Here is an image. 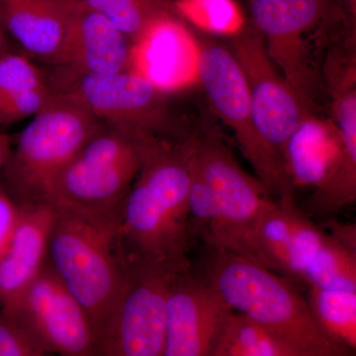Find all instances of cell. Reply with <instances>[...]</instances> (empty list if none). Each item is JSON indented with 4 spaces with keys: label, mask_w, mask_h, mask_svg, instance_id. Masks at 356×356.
I'll return each instance as SVG.
<instances>
[{
    "label": "cell",
    "mask_w": 356,
    "mask_h": 356,
    "mask_svg": "<svg viewBox=\"0 0 356 356\" xmlns=\"http://www.w3.org/2000/svg\"><path fill=\"white\" fill-rule=\"evenodd\" d=\"M192 137L154 140L120 214L128 261L181 264L195 238L188 211Z\"/></svg>",
    "instance_id": "6da1fadb"
},
{
    "label": "cell",
    "mask_w": 356,
    "mask_h": 356,
    "mask_svg": "<svg viewBox=\"0 0 356 356\" xmlns=\"http://www.w3.org/2000/svg\"><path fill=\"white\" fill-rule=\"evenodd\" d=\"M232 311L261 327L293 356H353L318 324L306 297L289 278L259 262L204 245L191 266Z\"/></svg>",
    "instance_id": "7a4b0ae2"
},
{
    "label": "cell",
    "mask_w": 356,
    "mask_h": 356,
    "mask_svg": "<svg viewBox=\"0 0 356 356\" xmlns=\"http://www.w3.org/2000/svg\"><path fill=\"white\" fill-rule=\"evenodd\" d=\"M54 208L48 262L88 313L99 346L103 330L128 280L129 262L121 242V212Z\"/></svg>",
    "instance_id": "3957f363"
},
{
    "label": "cell",
    "mask_w": 356,
    "mask_h": 356,
    "mask_svg": "<svg viewBox=\"0 0 356 356\" xmlns=\"http://www.w3.org/2000/svg\"><path fill=\"white\" fill-rule=\"evenodd\" d=\"M250 24L259 33L269 57L314 112L323 86L313 60L312 39L331 44L356 30L334 0H247ZM334 42V41H332Z\"/></svg>",
    "instance_id": "277c9868"
},
{
    "label": "cell",
    "mask_w": 356,
    "mask_h": 356,
    "mask_svg": "<svg viewBox=\"0 0 356 356\" xmlns=\"http://www.w3.org/2000/svg\"><path fill=\"white\" fill-rule=\"evenodd\" d=\"M156 140L103 128L51 178L39 201L84 212L120 213Z\"/></svg>",
    "instance_id": "5b68a950"
},
{
    "label": "cell",
    "mask_w": 356,
    "mask_h": 356,
    "mask_svg": "<svg viewBox=\"0 0 356 356\" xmlns=\"http://www.w3.org/2000/svg\"><path fill=\"white\" fill-rule=\"evenodd\" d=\"M199 39V86L211 106L235 135L243 156L269 195L275 200L294 198L282 158L257 128L245 77L228 44Z\"/></svg>",
    "instance_id": "8992f818"
},
{
    "label": "cell",
    "mask_w": 356,
    "mask_h": 356,
    "mask_svg": "<svg viewBox=\"0 0 356 356\" xmlns=\"http://www.w3.org/2000/svg\"><path fill=\"white\" fill-rule=\"evenodd\" d=\"M193 163L209 184L218 204L214 228L204 245L257 261L254 235L262 213L274 199L257 177L245 172L216 134L192 135Z\"/></svg>",
    "instance_id": "52a82bcc"
},
{
    "label": "cell",
    "mask_w": 356,
    "mask_h": 356,
    "mask_svg": "<svg viewBox=\"0 0 356 356\" xmlns=\"http://www.w3.org/2000/svg\"><path fill=\"white\" fill-rule=\"evenodd\" d=\"M58 95L83 107L105 127L143 139H168V95L128 72L96 76L55 67L48 79Z\"/></svg>",
    "instance_id": "ba28073f"
},
{
    "label": "cell",
    "mask_w": 356,
    "mask_h": 356,
    "mask_svg": "<svg viewBox=\"0 0 356 356\" xmlns=\"http://www.w3.org/2000/svg\"><path fill=\"white\" fill-rule=\"evenodd\" d=\"M103 128L83 107L55 91L20 133L6 165L22 202L39 201L51 178Z\"/></svg>",
    "instance_id": "9c48e42d"
},
{
    "label": "cell",
    "mask_w": 356,
    "mask_h": 356,
    "mask_svg": "<svg viewBox=\"0 0 356 356\" xmlns=\"http://www.w3.org/2000/svg\"><path fill=\"white\" fill-rule=\"evenodd\" d=\"M128 262L127 282L100 337L98 356H163L168 290L191 262Z\"/></svg>",
    "instance_id": "30bf717a"
},
{
    "label": "cell",
    "mask_w": 356,
    "mask_h": 356,
    "mask_svg": "<svg viewBox=\"0 0 356 356\" xmlns=\"http://www.w3.org/2000/svg\"><path fill=\"white\" fill-rule=\"evenodd\" d=\"M3 313L53 355L98 356V339L88 313L49 262L15 306Z\"/></svg>",
    "instance_id": "8fae6325"
},
{
    "label": "cell",
    "mask_w": 356,
    "mask_h": 356,
    "mask_svg": "<svg viewBox=\"0 0 356 356\" xmlns=\"http://www.w3.org/2000/svg\"><path fill=\"white\" fill-rule=\"evenodd\" d=\"M228 41L245 77L257 128L283 159L293 132L308 115L316 112L274 65L261 35L250 22L243 33Z\"/></svg>",
    "instance_id": "7c38bea8"
},
{
    "label": "cell",
    "mask_w": 356,
    "mask_h": 356,
    "mask_svg": "<svg viewBox=\"0 0 356 356\" xmlns=\"http://www.w3.org/2000/svg\"><path fill=\"white\" fill-rule=\"evenodd\" d=\"M233 313L191 264L168 290L163 356H216Z\"/></svg>",
    "instance_id": "4fadbf2b"
},
{
    "label": "cell",
    "mask_w": 356,
    "mask_h": 356,
    "mask_svg": "<svg viewBox=\"0 0 356 356\" xmlns=\"http://www.w3.org/2000/svg\"><path fill=\"white\" fill-rule=\"evenodd\" d=\"M199 60L200 39L170 8L131 43L127 72L170 95L199 86Z\"/></svg>",
    "instance_id": "5bb4252c"
},
{
    "label": "cell",
    "mask_w": 356,
    "mask_h": 356,
    "mask_svg": "<svg viewBox=\"0 0 356 356\" xmlns=\"http://www.w3.org/2000/svg\"><path fill=\"white\" fill-rule=\"evenodd\" d=\"M294 202L287 278L309 287L356 291V252L318 228Z\"/></svg>",
    "instance_id": "9a60e30c"
},
{
    "label": "cell",
    "mask_w": 356,
    "mask_h": 356,
    "mask_svg": "<svg viewBox=\"0 0 356 356\" xmlns=\"http://www.w3.org/2000/svg\"><path fill=\"white\" fill-rule=\"evenodd\" d=\"M20 215L0 257V310L8 312L48 262L55 208L44 201L20 203Z\"/></svg>",
    "instance_id": "2e32d148"
},
{
    "label": "cell",
    "mask_w": 356,
    "mask_h": 356,
    "mask_svg": "<svg viewBox=\"0 0 356 356\" xmlns=\"http://www.w3.org/2000/svg\"><path fill=\"white\" fill-rule=\"evenodd\" d=\"M131 41L102 14L76 0L60 67L83 74L127 72Z\"/></svg>",
    "instance_id": "e0dca14e"
},
{
    "label": "cell",
    "mask_w": 356,
    "mask_h": 356,
    "mask_svg": "<svg viewBox=\"0 0 356 356\" xmlns=\"http://www.w3.org/2000/svg\"><path fill=\"white\" fill-rule=\"evenodd\" d=\"M76 0H0V19L23 50L60 67Z\"/></svg>",
    "instance_id": "ac0fdd59"
},
{
    "label": "cell",
    "mask_w": 356,
    "mask_h": 356,
    "mask_svg": "<svg viewBox=\"0 0 356 356\" xmlns=\"http://www.w3.org/2000/svg\"><path fill=\"white\" fill-rule=\"evenodd\" d=\"M343 143L332 119L308 115L288 140L283 161L290 182L297 187L318 188L336 170Z\"/></svg>",
    "instance_id": "d6986e66"
},
{
    "label": "cell",
    "mask_w": 356,
    "mask_h": 356,
    "mask_svg": "<svg viewBox=\"0 0 356 356\" xmlns=\"http://www.w3.org/2000/svg\"><path fill=\"white\" fill-rule=\"evenodd\" d=\"M54 96L48 79L29 58L11 51L0 57V125L34 117Z\"/></svg>",
    "instance_id": "ffe728a7"
},
{
    "label": "cell",
    "mask_w": 356,
    "mask_h": 356,
    "mask_svg": "<svg viewBox=\"0 0 356 356\" xmlns=\"http://www.w3.org/2000/svg\"><path fill=\"white\" fill-rule=\"evenodd\" d=\"M294 198L274 200L262 213L254 243L261 266L287 277L293 225L291 206Z\"/></svg>",
    "instance_id": "44dd1931"
},
{
    "label": "cell",
    "mask_w": 356,
    "mask_h": 356,
    "mask_svg": "<svg viewBox=\"0 0 356 356\" xmlns=\"http://www.w3.org/2000/svg\"><path fill=\"white\" fill-rule=\"evenodd\" d=\"M170 6L185 24L208 36L233 39L248 24L238 0H172Z\"/></svg>",
    "instance_id": "7402d4cb"
},
{
    "label": "cell",
    "mask_w": 356,
    "mask_h": 356,
    "mask_svg": "<svg viewBox=\"0 0 356 356\" xmlns=\"http://www.w3.org/2000/svg\"><path fill=\"white\" fill-rule=\"evenodd\" d=\"M307 302L320 327L337 343L356 348V291L309 287Z\"/></svg>",
    "instance_id": "603a6c76"
},
{
    "label": "cell",
    "mask_w": 356,
    "mask_h": 356,
    "mask_svg": "<svg viewBox=\"0 0 356 356\" xmlns=\"http://www.w3.org/2000/svg\"><path fill=\"white\" fill-rule=\"evenodd\" d=\"M110 21L131 43L159 13L170 8L168 0H79Z\"/></svg>",
    "instance_id": "cb8c5ba5"
},
{
    "label": "cell",
    "mask_w": 356,
    "mask_h": 356,
    "mask_svg": "<svg viewBox=\"0 0 356 356\" xmlns=\"http://www.w3.org/2000/svg\"><path fill=\"white\" fill-rule=\"evenodd\" d=\"M0 356H58L49 353L26 334L0 310Z\"/></svg>",
    "instance_id": "d4e9b609"
},
{
    "label": "cell",
    "mask_w": 356,
    "mask_h": 356,
    "mask_svg": "<svg viewBox=\"0 0 356 356\" xmlns=\"http://www.w3.org/2000/svg\"><path fill=\"white\" fill-rule=\"evenodd\" d=\"M20 203H16L0 187V257L13 236L20 215Z\"/></svg>",
    "instance_id": "484cf974"
},
{
    "label": "cell",
    "mask_w": 356,
    "mask_h": 356,
    "mask_svg": "<svg viewBox=\"0 0 356 356\" xmlns=\"http://www.w3.org/2000/svg\"><path fill=\"white\" fill-rule=\"evenodd\" d=\"M330 235L334 236L344 247L356 252V229L355 224H343L332 221L327 225Z\"/></svg>",
    "instance_id": "4316f807"
},
{
    "label": "cell",
    "mask_w": 356,
    "mask_h": 356,
    "mask_svg": "<svg viewBox=\"0 0 356 356\" xmlns=\"http://www.w3.org/2000/svg\"><path fill=\"white\" fill-rule=\"evenodd\" d=\"M11 154H13V149H11L10 140L7 136L0 134V172L6 168Z\"/></svg>",
    "instance_id": "83f0119b"
},
{
    "label": "cell",
    "mask_w": 356,
    "mask_h": 356,
    "mask_svg": "<svg viewBox=\"0 0 356 356\" xmlns=\"http://www.w3.org/2000/svg\"><path fill=\"white\" fill-rule=\"evenodd\" d=\"M337 6L343 9L344 13L353 22H356V0H334Z\"/></svg>",
    "instance_id": "f1b7e54d"
},
{
    "label": "cell",
    "mask_w": 356,
    "mask_h": 356,
    "mask_svg": "<svg viewBox=\"0 0 356 356\" xmlns=\"http://www.w3.org/2000/svg\"><path fill=\"white\" fill-rule=\"evenodd\" d=\"M6 30L2 24L1 19H0V57L4 54L8 53V42L6 38Z\"/></svg>",
    "instance_id": "f546056e"
},
{
    "label": "cell",
    "mask_w": 356,
    "mask_h": 356,
    "mask_svg": "<svg viewBox=\"0 0 356 356\" xmlns=\"http://www.w3.org/2000/svg\"><path fill=\"white\" fill-rule=\"evenodd\" d=\"M168 1H172V0H168Z\"/></svg>",
    "instance_id": "4dcf8cb0"
}]
</instances>
